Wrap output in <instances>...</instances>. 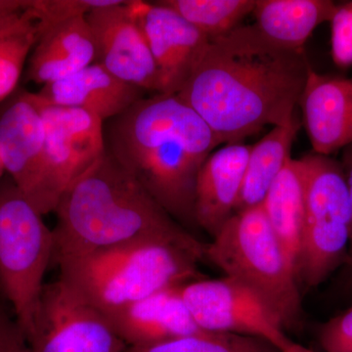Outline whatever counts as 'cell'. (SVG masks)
Segmentation results:
<instances>
[{
  "label": "cell",
  "instance_id": "1",
  "mask_svg": "<svg viewBox=\"0 0 352 352\" xmlns=\"http://www.w3.org/2000/svg\"><path fill=\"white\" fill-rule=\"evenodd\" d=\"M310 68L305 51L280 47L254 25H239L210 39L176 95L220 145L234 144L293 122Z\"/></svg>",
  "mask_w": 352,
  "mask_h": 352
},
{
  "label": "cell",
  "instance_id": "2",
  "mask_svg": "<svg viewBox=\"0 0 352 352\" xmlns=\"http://www.w3.org/2000/svg\"><path fill=\"white\" fill-rule=\"evenodd\" d=\"M106 153L185 228L197 226L201 166L220 145L214 132L176 94L143 97L104 122Z\"/></svg>",
  "mask_w": 352,
  "mask_h": 352
},
{
  "label": "cell",
  "instance_id": "3",
  "mask_svg": "<svg viewBox=\"0 0 352 352\" xmlns=\"http://www.w3.org/2000/svg\"><path fill=\"white\" fill-rule=\"evenodd\" d=\"M52 264L138 241H166L205 259L206 244L164 210L110 155L64 192L54 210Z\"/></svg>",
  "mask_w": 352,
  "mask_h": 352
},
{
  "label": "cell",
  "instance_id": "4",
  "mask_svg": "<svg viewBox=\"0 0 352 352\" xmlns=\"http://www.w3.org/2000/svg\"><path fill=\"white\" fill-rule=\"evenodd\" d=\"M201 261L182 245L145 240L62 259L56 265L58 279L85 302L107 312L196 281Z\"/></svg>",
  "mask_w": 352,
  "mask_h": 352
},
{
  "label": "cell",
  "instance_id": "5",
  "mask_svg": "<svg viewBox=\"0 0 352 352\" xmlns=\"http://www.w3.org/2000/svg\"><path fill=\"white\" fill-rule=\"evenodd\" d=\"M205 259L258 294L283 328L300 320L302 298L296 270L263 206L234 214L206 244Z\"/></svg>",
  "mask_w": 352,
  "mask_h": 352
},
{
  "label": "cell",
  "instance_id": "6",
  "mask_svg": "<svg viewBox=\"0 0 352 352\" xmlns=\"http://www.w3.org/2000/svg\"><path fill=\"white\" fill-rule=\"evenodd\" d=\"M303 178V228L296 274L300 287L323 283L346 261L351 204L342 163L311 153L300 159Z\"/></svg>",
  "mask_w": 352,
  "mask_h": 352
},
{
  "label": "cell",
  "instance_id": "7",
  "mask_svg": "<svg viewBox=\"0 0 352 352\" xmlns=\"http://www.w3.org/2000/svg\"><path fill=\"white\" fill-rule=\"evenodd\" d=\"M10 177L0 182V289L25 338L52 265L53 230Z\"/></svg>",
  "mask_w": 352,
  "mask_h": 352
},
{
  "label": "cell",
  "instance_id": "8",
  "mask_svg": "<svg viewBox=\"0 0 352 352\" xmlns=\"http://www.w3.org/2000/svg\"><path fill=\"white\" fill-rule=\"evenodd\" d=\"M32 352H124L105 315L61 280L44 284L30 333Z\"/></svg>",
  "mask_w": 352,
  "mask_h": 352
},
{
  "label": "cell",
  "instance_id": "9",
  "mask_svg": "<svg viewBox=\"0 0 352 352\" xmlns=\"http://www.w3.org/2000/svg\"><path fill=\"white\" fill-rule=\"evenodd\" d=\"M45 124L41 214L54 212L64 192L105 155L104 122L85 111L57 107L38 96Z\"/></svg>",
  "mask_w": 352,
  "mask_h": 352
},
{
  "label": "cell",
  "instance_id": "10",
  "mask_svg": "<svg viewBox=\"0 0 352 352\" xmlns=\"http://www.w3.org/2000/svg\"><path fill=\"white\" fill-rule=\"evenodd\" d=\"M180 294L197 325L206 332L258 338L278 351L289 340L263 298L232 278L189 282L180 287Z\"/></svg>",
  "mask_w": 352,
  "mask_h": 352
},
{
  "label": "cell",
  "instance_id": "11",
  "mask_svg": "<svg viewBox=\"0 0 352 352\" xmlns=\"http://www.w3.org/2000/svg\"><path fill=\"white\" fill-rule=\"evenodd\" d=\"M94 36L95 63L145 92L162 94L159 69L131 0H115L85 16Z\"/></svg>",
  "mask_w": 352,
  "mask_h": 352
},
{
  "label": "cell",
  "instance_id": "12",
  "mask_svg": "<svg viewBox=\"0 0 352 352\" xmlns=\"http://www.w3.org/2000/svg\"><path fill=\"white\" fill-rule=\"evenodd\" d=\"M44 145L45 124L38 95L23 92L0 116V157L9 177L41 214Z\"/></svg>",
  "mask_w": 352,
  "mask_h": 352
},
{
  "label": "cell",
  "instance_id": "13",
  "mask_svg": "<svg viewBox=\"0 0 352 352\" xmlns=\"http://www.w3.org/2000/svg\"><path fill=\"white\" fill-rule=\"evenodd\" d=\"M159 69L162 94H177L200 61L210 39L159 1L131 0Z\"/></svg>",
  "mask_w": 352,
  "mask_h": 352
},
{
  "label": "cell",
  "instance_id": "14",
  "mask_svg": "<svg viewBox=\"0 0 352 352\" xmlns=\"http://www.w3.org/2000/svg\"><path fill=\"white\" fill-rule=\"evenodd\" d=\"M314 153L330 156L352 144V80L310 68L300 104Z\"/></svg>",
  "mask_w": 352,
  "mask_h": 352
},
{
  "label": "cell",
  "instance_id": "15",
  "mask_svg": "<svg viewBox=\"0 0 352 352\" xmlns=\"http://www.w3.org/2000/svg\"><path fill=\"white\" fill-rule=\"evenodd\" d=\"M180 287L164 289L138 302L102 314L127 346H146L210 333L197 325L183 300Z\"/></svg>",
  "mask_w": 352,
  "mask_h": 352
},
{
  "label": "cell",
  "instance_id": "16",
  "mask_svg": "<svg viewBox=\"0 0 352 352\" xmlns=\"http://www.w3.org/2000/svg\"><path fill=\"white\" fill-rule=\"evenodd\" d=\"M252 146L227 144L201 166L195 189V220L212 238L235 214Z\"/></svg>",
  "mask_w": 352,
  "mask_h": 352
},
{
  "label": "cell",
  "instance_id": "17",
  "mask_svg": "<svg viewBox=\"0 0 352 352\" xmlns=\"http://www.w3.org/2000/svg\"><path fill=\"white\" fill-rule=\"evenodd\" d=\"M145 94L95 62L63 80L44 85L38 92L51 105L85 111L103 122L124 113Z\"/></svg>",
  "mask_w": 352,
  "mask_h": 352
},
{
  "label": "cell",
  "instance_id": "18",
  "mask_svg": "<svg viewBox=\"0 0 352 352\" xmlns=\"http://www.w3.org/2000/svg\"><path fill=\"white\" fill-rule=\"evenodd\" d=\"M95 62L94 36L85 17L38 29L27 80L39 85L63 80Z\"/></svg>",
  "mask_w": 352,
  "mask_h": 352
},
{
  "label": "cell",
  "instance_id": "19",
  "mask_svg": "<svg viewBox=\"0 0 352 352\" xmlns=\"http://www.w3.org/2000/svg\"><path fill=\"white\" fill-rule=\"evenodd\" d=\"M337 7L330 0H256L254 25L280 47L303 50L314 30L331 22Z\"/></svg>",
  "mask_w": 352,
  "mask_h": 352
},
{
  "label": "cell",
  "instance_id": "20",
  "mask_svg": "<svg viewBox=\"0 0 352 352\" xmlns=\"http://www.w3.org/2000/svg\"><path fill=\"white\" fill-rule=\"evenodd\" d=\"M273 232L296 270L303 228V178L300 159H289L261 204Z\"/></svg>",
  "mask_w": 352,
  "mask_h": 352
},
{
  "label": "cell",
  "instance_id": "21",
  "mask_svg": "<svg viewBox=\"0 0 352 352\" xmlns=\"http://www.w3.org/2000/svg\"><path fill=\"white\" fill-rule=\"evenodd\" d=\"M300 129L298 117L286 126L273 127L256 144L252 146L235 214L258 207L271 185L291 159V149Z\"/></svg>",
  "mask_w": 352,
  "mask_h": 352
},
{
  "label": "cell",
  "instance_id": "22",
  "mask_svg": "<svg viewBox=\"0 0 352 352\" xmlns=\"http://www.w3.org/2000/svg\"><path fill=\"white\" fill-rule=\"evenodd\" d=\"M208 39L219 38L239 27L252 13L256 0H162Z\"/></svg>",
  "mask_w": 352,
  "mask_h": 352
},
{
  "label": "cell",
  "instance_id": "23",
  "mask_svg": "<svg viewBox=\"0 0 352 352\" xmlns=\"http://www.w3.org/2000/svg\"><path fill=\"white\" fill-rule=\"evenodd\" d=\"M38 38V21L30 6L15 24L0 32V103L17 87Z\"/></svg>",
  "mask_w": 352,
  "mask_h": 352
},
{
  "label": "cell",
  "instance_id": "24",
  "mask_svg": "<svg viewBox=\"0 0 352 352\" xmlns=\"http://www.w3.org/2000/svg\"><path fill=\"white\" fill-rule=\"evenodd\" d=\"M124 352H280L265 340L235 333H204L146 346H127Z\"/></svg>",
  "mask_w": 352,
  "mask_h": 352
},
{
  "label": "cell",
  "instance_id": "25",
  "mask_svg": "<svg viewBox=\"0 0 352 352\" xmlns=\"http://www.w3.org/2000/svg\"><path fill=\"white\" fill-rule=\"evenodd\" d=\"M115 0H31L30 8L39 30L64 21L85 17L98 7L110 6Z\"/></svg>",
  "mask_w": 352,
  "mask_h": 352
},
{
  "label": "cell",
  "instance_id": "26",
  "mask_svg": "<svg viewBox=\"0 0 352 352\" xmlns=\"http://www.w3.org/2000/svg\"><path fill=\"white\" fill-rule=\"evenodd\" d=\"M331 25L333 63L340 68H349L352 65V1L338 6Z\"/></svg>",
  "mask_w": 352,
  "mask_h": 352
},
{
  "label": "cell",
  "instance_id": "27",
  "mask_svg": "<svg viewBox=\"0 0 352 352\" xmlns=\"http://www.w3.org/2000/svg\"><path fill=\"white\" fill-rule=\"evenodd\" d=\"M319 340L326 352H352V307L327 322Z\"/></svg>",
  "mask_w": 352,
  "mask_h": 352
},
{
  "label": "cell",
  "instance_id": "28",
  "mask_svg": "<svg viewBox=\"0 0 352 352\" xmlns=\"http://www.w3.org/2000/svg\"><path fill=\"white\" fill-rule=\"evenodd\" d=\"M0 352H32L15 318L0 305Z\"/></svg>",
  "mask_w": 352,
  "mask_h": 352
},
{
  "label": "cell",
  "instance_id": "29",
  "mask_svg": "<svg viewBox=\"0 0 352 352\" xmlns=\"http://www.w3.org/2000/svg\"><path fill=\"white\" fill-rule=\"evenodd\" d=\"M31 0H0V32L15 24L29 8Z\"/></svg>",
  "mask_w": 352,
  "mask_h": 352
},
{
  "label": "cell",
  "instance_id": "30",
  "mask_svg": "<svg viewBox=\"0 0 352 352\" xmlns=\"http://www.w3.org/2000/svg\"><path fill=\"white\" fill-rule=\"evenodd\" d=\"M342 168H344V175H346L347 187H349V197H351V240H349V250H347L346 263L352 266V144L347 146L344 149L342 162Z\"/></svg>",
  "mask_w": 352,
  "mask_h": 352
},
{
  "label": "cell",
  "instance_id": "31",
  "mask_svg": "<svg viewBox=\"0 0 352 352\" xmlns=\"http://www.w3.org/2000/svg\"><path fill=\"white\" fill-rule=\"evenodd\" d=\"M280 352H315L312 349H308L302 346V344H298V342H293V340H289L287 344H285Z\"/></svg>",
  "mask_w": 352,
  "mask_h": 352
},
{
  "label": "cell",
  "instance_id": "32",
  "mask_svg": "<svg viewBox=\"0 0 352 352\" xmlns=\"http://www.w3.org/2000/svg\"><path fill=\"white\" fill-rule=\"evenodd\" d=\"M4 171L6 170H4L3 164H2L1 157H0V177L3 175Z\"/></svg>",
  "mask_w": 352,
  "mask_h": 352
},
{
  "label": "cell",
  "instance_id": "33",
  "mask_svg": "<svg viewBox=\"0 0 352 352\" xmlns=\"http://www.w3.org/2000/svg\"><path fill=\"white\" fill-rule=\"evenodd\" d=\"M351 80H352V78H351Z\"/></svg>",
  "mask_w": 352,
  "mask_h": 352
}]
</instances>
